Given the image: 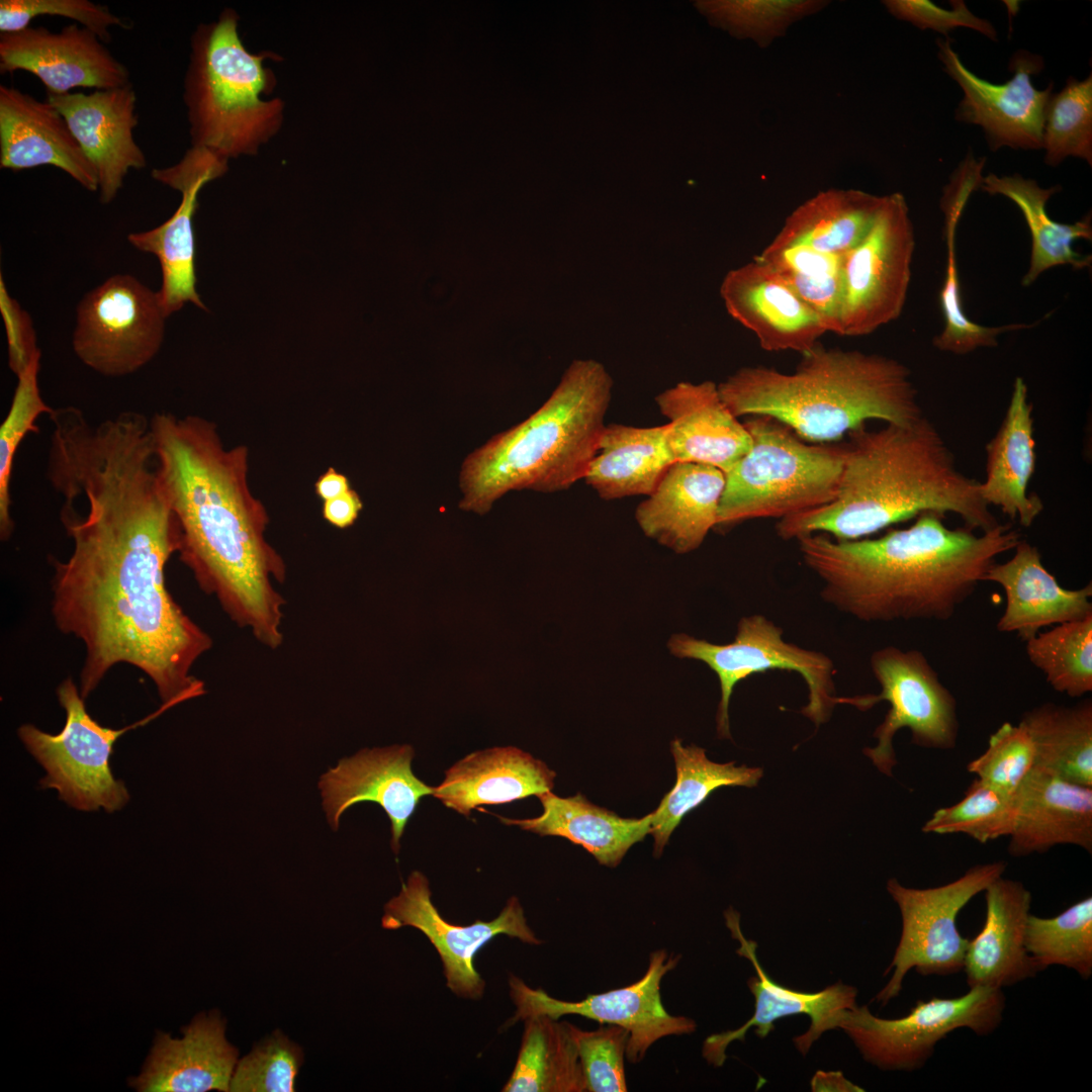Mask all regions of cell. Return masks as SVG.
<instances>
[{
  "label": "cell",
  "instance_id": "cell-3",
  "mask_svg": "<svg viewBox=\"0 0 1092 1092\" xmlns=\"http://www.w3.org/2000/svg\"><path fill=\"white\" fill-rule=\"evenodd\" d=\"M927 512L877 538L797 539L804 564L820 579L821 599L867 623L951 618L996 558L1021 539L1011 524L987 532L947 527Z\"/></svg>",
  "mask_w": 1092,
  "mask_h": 1092
},
{
  "label": "cell",
  "instance_id": "cell-5",
  "mask_svg": "<svg viewBox=\"0 0 1092 1092\" xmlns=\"http://www.w3.org/2000/svg\"><path fill=\"white\" fill-rule=\"evenodd\" d=\"M718 390L735 417L766 416L814 443L836 441L871 420L904 426L923 417L911 371L903 363L819 343L802 354L793 373L744 367Z\"/></svg>",
  "mask_w": 1092,
  "mask_h": 1092
},
{
  "label": "cell",
  "instance_id": "cell-50",
  "mask_svg": "<svg viewBox=\"0 0 1092 1092\" xmlns=\"http://www.w3.org/2000/svg\"><path fill=\"white\" fill-rule=\"evenodd\" d=\"M571 1033L589 1092L627 1091L624 1059L629 1032L615 1024L582 1030L571 1024Z\"/></svg>",
  "mask_w": 1092,
  "mask_h": 1092
},
{
  "label": "cell",
  "instance_id": "cell-24",
  "mask_svg": "<svg viewBox=\"0 0 1092 1092\" xmlns=\"http://www.w3.org/2000/svg\"><path fill=\"white\" fill-rule=\"evenodd\" d=\"M720 293L728 313L765 351L805 354L827 333L816 312L755 257L725 275Z\"/></svg>",
  "mask_w": 1092,
  "mask_h": 1092
},
{
  "label": "cell",
  "instance_id": "cell-8",
  "mask_svg": "<svg viewBox=\"0 0 1092 1092\" xmlns=\"http://www.w3.org/2000/svg\"><path fill=\"white\" fill-rule=\"evenodd\" d=\"M743 424L751 446L725 473L717 529L753 519H783L835 497L845 445L807 444L766 416H751Z\"/></svg>",
  "mask_w": 1092,
  "mask_h": 1092
},
{
  "label": "cell",
  "instance_id": "cell-2",
  "mask_svg": "<svg viewBox=\"0 0 1092 1092\" xmlns=\"http://www.w3.org/2000/svg\"><path fill=\"white\" fill-rule=\"evenodd\" d=\"M176 516L179 558L199 587L263 645L283 642L286 567L266 538L269 516L250 489L249 451L226 448L209 420L171 413L151 418Z\"/></svg>",
  "mask_w": 1092,
  "mask_h": 1092
},
{
  "label": "cell",
  "instance_id": "cell-36",
  "mask_svg": "<svg viewBox=\"0 0 1092 1092\" xmlns=\"http://www.w3.org/2000/svg\"><path fill=\"white\" fill-rule=\"evenodd\" d=\"M980 188L991 195H1003L1021 210L1031 236L1029 266L1021 284L1029 286L1046 270L1071 266L1076 270L1091 266V256L1074 250L1078 240H1092L1091 215L1074 223L1053 220L1046 212V202L1059 191L1058 186L1040 187L1034 180L1019 174L983 177Z\"/></svg>",
  "mask_w": 1092,
  "mask_h": 1092
},
{
  "label": "cell",
  "instance_id": "cell-46",
  "mask_svg": "<svg viewBox=\"0 0 1092 1092\" xmlns=\"http://www.w3.org/2000/svg\"><path fill=\"white\" fill-rule=\"evenodd\" d=\"M39 358L34 359L18 376L8 413L0 426V538L7 541L13 534L10 484L15 454L29 433H38L35 424L42 414L54 408L41 397L38 386Z\"/></svg>",
  "mask_w": 1092,
  "mask_h": 1092
},
{
  "label": "cell",
  "instance_id": "cell-29",
  "mask_svg": "<svg viewBox=\"0 0 1092 1092\" xmlns=\"http://www.w3.org/2000/svg\"><path fill=\"white\" fill-rule=\"evenodd\" d=\"M1013 550L1009 560L995 562L983 579L999 584L1005 594L999 632L1016 633L1027 641L1041 628L1092 615L1091 582L1078 589L1064 588L1044 567L1037 547L1020 539Z\"/></svg>",
  "mask_w": 1092,
  "mask_h": 1092
},
{
  "label": "cell",
  "instance_id": "cell-11",
  "mask_svg": "<svg viewBox=\"0 0 1092 1092\" xmlns=\"http://www.w3.org/2000/svg\"><path fill=\"white\" fill-rule=\"evenodd\" d=\"M1006 998L1002 989L974 987L958 997L918 1000L900 1018L874 1015L868 1006L841 1010L834 1028L842 1029L861 1057L883 1071L913 1072L933 1056L936 1044L959 1028L984 1036L1002 1022Z\"/></svg>",
  "mask_w": 1092,
  "mask_h": 1092
},
{
  "label": "cell",
  "instance_id": "cell-52",
  "mask_svg": "<svg viewBox=\"0 0 1092 1092\" xmlns=\"http://www.w3.org/2000/svg\"><path fill=\"white\" fill-rule=\"evenodd\" d=\"M883 3L892 15L920 29H932L947 36L956 28L968 27L997 40L994 26L974 15L962 0H952V9L940 8L927 0H887Z\"/></svg>",
  "mask_w": 1092,
  "mask_h": 1092
},
{
  "label": "cell",
  "instance_id": "cell-54",
  "mask_svg": "<svg viewBox=\"0 0 1092 1092\" xmlns=\"http://www.w3.org/2000/svg\"><path fill=\"white\" fill-rule=\"evenodd\" d=\"M362 509L360 495L351 488L336 498L323 502L322 515L330 525L346 529L355 523Z\"/></svg>",
  "mask_w": 1092,
  "mask_h": 1092
},
{
  "label": "cell",
  "instance_id": "cell-17",
  "mask_svg": "<svg viewBox=\"0 0 1092 1092\" xmlns=\"http://www.w3.org/2000/svg\"><path fill=\"white\" fill-rule=\"evenodd\" d=\"M431 894L426 876L413 872L399 894L385 904L381 924L385 929L411 926L423 932L440 956L447 987L458 996L475 1000L483 995L485 982L474 967V959L497 935L529 944L542 943L529 927L516 897L493 920L456 925L441 916Z\"/></svg>",
  "mask_w": 1092,
  "mask_h": 1092
},
{
  "label": "cell",
  "instance_id": "cell-27",
  "mask_svg": "<svg viewBox=\"0 0 1092 1092\" xmlns=\"http://www.w3.org/2000/svg\"><path fill=\"white\" fill-rule=\"evenodd\" d=\"M238 1055L218 1012L201 1013L181 1038L159 1031L141 1075L129 1085L141 1092L230 1091Z\"/></svg>",
  "mask_w": 1092,
  "mask_h": 1092
},
{
  "label": "cell",
  "instance_id": "cell-21",
  "mask_svg": "<svg viewBox=\"0 0 1092 1092\" xmlns=\"http://www.w3.org/2000/svg\"><path fill=\"white\" fill-rule=\"evenodd\" d=\"M726 925L740 946L737 953L750 961L756 976L749 978L747 986L754 996V1013L737 1029L718 1032L708 1036L703 1043V1058L708 1064L721 1067L726 1060V1049L736 1040H744L747 1031L755 1028L758 1037L764 1038L775 1029L774 1023L783 1017L806 1014L810 1026L793 1038L796 1049L806 1056L812 1044L827 1030L834 1029V1021L843 1009L856 1005L857 990L843 983H835L822 991L805 993L775 982L764 972L756 957V942L744 937L739 924V914L732 908L724 913Z\"/></svg>",
  "mask_w": 1092,
  "mask_h": 1092
},
{
  "label": "cell",
  "instance_id": "cell-55",
  "mask_svg": "<svg viewBox=\"0 0 1092 1092\" xmlns=\"http://www.w3.org/2000/svg\"><path fill=\"white\" fill-rule=\"evenodd\" d=\"M351 488L348 477L334 467H329L314 482V492L323 502L336 498Z\"/></svg>",
  "mask_w": 1092,
  "mask_h": 1092
},
{
  "label": "cell",
  "instance_id": "cell-18",
  "mask_svg": "<svg viewBox=\"0 0 1092 1092\" xmlns=\"http://www.w3.org/2000/svg\"><path fill=\"white\" fill-rule=\"evenodd\" d=\"M936 43L944 71L964 93L956 110L958 120L980 125L992 151L1002 147L1042 149L1044 112L1053 85L1044 90L1033 86L1031 76L1042 68L1038 56L1017 52L1010 62L1013 77L997 85L966 68L949 39L938 38Z\"/></svg>",
  "mask_w": 1092,
  "mask_h": 1092
},
{
  "label": "cell",
  "instance_id": "cell-19",
  "mask_svg": "<svg viewBox=\"0 0 1092 1092\" xmlns=\"http://www.w3.org/2000/svg\"><path fill=\"white\" fill-rule=\"evenodd\" d=\"M228 163L207 149L191 146L175 165L152 170L153 179L181 193L180 204L162 224L131 233L127 241L135 249L158 259L162 271L158 295L167 317L187 302L207 310L196 291L193 217L201 188L223 176L229 169Z\"/></svg>",
  "mask_w": 1092,
  "mask_h": 1092
},
{
  "label": "cell",
  "instance_id": "cell-4",
  "mask_svg": "<svg viewBox=\"0 0 1092 1092\" xmlns=\"http://www.w3.org/2000/svg\"><path fill=\"white\" fill-rule=\"evenodd\" d=\"M835 497L777 523L784 540L822 533L868 538L927 512L954 514L979 532L1000 523L983 500L980 481L961 472L944 439L926 418L910 425L851 431Z\"/></svg>",
  "mask_w": 1092,
  "mask_h": 1092
},
{
  "label": "cell",
  "instance_id": "cell-6",
  "mask_svg": "<svg viewBox=\"0 0 1092 1092\" xmlns=\"http://www.w3.org/2000/svg\"><path fill=\"white\" fill-rule=\"evenodd\" d=\"M612 386L600 362L573 361L535 413L465 458L460 509L484 515L509 491L557 492L582 479L606 426Z\"/></svg>",
  "mask_w": 1092,
  "mask_h": 1092
},
{
  "label": "cell",
  "instance_id": "cell-9",
  "mask_svg": "<svg viewBox=\"0 0 1092 1092\" xmlns=\"http://www.w3.org/2000/svg\"><path fill=\"white\" fill-rule=\"evenodd\" d=\"M670 652L679 658L704 662L718 676L721 698L716 715L717 733L731 738L729 705L735 686L751 674L768 670L798 673L806 682L808 703L801 710L818 728L826 723L843 697L835 691V667L831 658L784 639L783 629L764 615L742 617L734 640L715 644L680 633L668 641Z\"/></svg>",
  "mask_w": 1092,
  "mask_h": 1092
},
{
  "label": "cell",
  "instance_id": "cell-41",
  "mask_svg": "<svg viewBox=\"0 0 1092 1092\" xmlns=\"http://www.w3.org/2000/svg\"><path fill=\"white\" fill-rule=\"evenodd\" d=\"M971 194L970 189L965 186L949 185L944 188L940 203L944 213L946 246L945 276L939 292L944 327L941 333L933 338L932 344L939 351L954 355H966L979 348L996 347L1000 334L1032 327L1025 324L985 327L971 321L965 313L956 258V231Z\"/></svg>",
  "mask_w": 1092,
  "mask_h": 1092
},
{
  "label": "cell",
  "instance_id": "cell-25",
  "mask_svg": "<svg viewBox=\"0 0 1092 1092\" xmlns=\"http://www.w3.org/2000/svg\"><path fill=\"white\" fill-rule=\"evenodd\" d=\"M56 167L88 191H98L96 171L65 117L48 100L0 86V167L20 171Z\"/></svg>",
  "mask_w": 1092,
  "mask_h": 1092
},
{
  "label": "cell",
  "instance_id": "cell-32",
  "mask_svg": "<svg viewBox=\"0 0 1092 1092\" xmlns=\"http://www.w3.org/2000/svg\"><path fill=\"white\" fill-rule=\"evenodd\" d=\"M1033 404L1027 385L1016 377L1010 400L994 437L987 443L986 478L980 482L983 500L998 507L1011 520L1030 527L1043 510L1041 498L1028 493L1036 465Z\"/></svg>",
  "mask_w": 1092,
  "mask_h": 1092
},
{
  "label": "cell",
  "instance_id": "cell-40",
  "mask_svg": "<svg viewBox=\"0 0 1092 1092\" xmlns=\"http://www.w3.org/2000/svg\"><path fill=\"white\" fill-rule=\"evenodd\" d=\"M515 1068L503 1092H585L571 1023L547 1015L524 1020Z\"/></svg>",
  "mask_w": 1092,
  "mask_h": 1092
},
{
  "label": "cell",
  "instance_id": "cell-20",
  "mask_svg": "<svg viewBox=\"0 0 1092 1092\" xmlns=\"http://www.w3.org/2000/svg\"><path fill=\"white\" fill-rule=\"evenodd\" d=\"M22 70L40 80L47 95L77 87L111 89L130 83L128 69L91 30L69 24L60 32L42 26L0 35V72Z\"/></svg>",
  "mask_w": 1092,
  "mask_h": 1092
},
{
  "label": "cell",
  "instance_id": "cell-53",
  "mask_svg": "<svg viewBox=\"0 0 1092 1092\" xmlns=\"http://www.w3.org/2000/svg\"><path fill=\"white\" fill-rule=\"evenodd\" d=\"M0 311L5 325L8 365L18 376L34 359L40 357L36 335L29 314L10 296L0 278Z\"/></svg>",
  "mask_w": 1092,
  "mask_h": 1092
},
{
  "label": "cell",
  "instance_id": "cell-28",
  "mask_svg": "<svg viewBox=\"0 0 1092 1092\" xmlns=\"http://www.w3.org/2000/svg\"><path fill=\"white\" fill-rule=\"evenodd\" d=\"M724 486L725 473L719 468L674 462L639 504L635 519L647 537L675 553L692 552L716 528Z\"/></svg>",
  "mask_w": 1092,
  "mask_h": 1092
},
{
  "label": "cell",
  "instance_id": "cell-15",
  "mask_svg": "<svg viewBox=\"0 0 1092 1092\" xmlns=\"http://www.w3.org/2000/svg\"><path fill=\"white\" fill-rule=\"evenodd\" d=\"M166 318L158 291L130 274H114L78 303L74 353L103 376L132 374L158 355Z\"/></svg>",
  "mask_w": 1092,
  "mask_h": 1092
},
{
  "label": "cell",
  "instance_id": "cell-30",
  "mask_svg": "<svg viewBox=\"0 0 1092 1092\" xmlns=\"http://www.w3.org/2000/svg\"><path fill=\"white\" fill-rule=\"evenodd\" d=\"M1008 852L1020 857L1071 844L1092 851V787L1033 766L1014 794Z\"/></svg>",
  "mask_w": 1092,
  "mask_h": 1092
},
{
  "label": "cell",
  "instance_id": "cell-35",
  "mask_svg": "<svg viewBox=\"0 0 1092 1092\" xmlns=\"http://www.w3.org/2000/svg\"><path fill=\"white\" fill-rule=\"evenodd\" d=\"M666 439V425L605 426L583 477L606 500L649 495L674 463Z\"/></svg>",
  "mask_w": 1092,
  "mask_h": 1092
},
{
  "label": "cell",
  "instance_id": "cell-7",
  "mask_svg": "<svg viewBox=\"0 0 1092 1092\" xmlns=\"http://www.w3.org/2000/svg\"><path fill=\"white\" fill-rule=\"evenodd\" d=\"M239 15L223 9L216 20L200 23L190 38L183 80L192 147L207 149L230 160L255 155L281 128L284 103L264 99L276 86L267 59L243 43Z\"/></svg>",
  "mask_w": 1092,
  "mask_h": 1092
},
{
  "label": "cell",
  "instance_id": "cell-38",
  "mask_svg": "<svg viewBox=\"0 0 1092 1092\" xmlns=\"http://www.w3.org/2000/svg\"><path fill=\"white\" fill-rule=\"evenodd\" d=\"M1019 724L1035 752L1034 766L1066 781L1092 787V702L1044 703L1024 712Z\"/></svg>",
  "mask_w": 1092,
  "mask_h": 1092
},
{
  "label": "cell",
  "instance_id": "cell-33",
  "mask_svg": "<svg viewBox=\"0 0 1092 1092\" xmlns=\"http://www.w3.org/2000/svg\"><path fill=\"white\" fill-rule=\"evenodd\" d=\"M555 771L514 746L472 752L445 772L433 796L468 817L480 805L511 803L553 789Z\"/></svg>",
  "mask_w": 1092,
  "mask_h": 1092
},
{
  "label": "cell",
  "instance_id": "cell-51",
  "mask_svg": "<svg viewBox=\"0 0 1092 1092\" xmlns=\"http://www.w3.org/2000/svg\"><path fill=\"white\" fill-rule=\"evenodd\" d=\"M40 15L73 19L93 31L104 43L112 38L109 31L111 26L128 27L107 6L89 0H1L0 31L10 33L22 30Z\"/></svg>",
  "mask_w": 1092,
  "mask_h": 1092
},
{
  "label": "cell",
  "instance_id": "cell-10",
  "mask_svg": "<svg viewBox=\"0 0 1092 1092\" xmlns=\"http://www.w3.org/2000/svg\"><path fill=\"white\" fill-rule=\"evenodd\" d=\"M57 695L66 711L60 733L49 734L31 724L18 729L21 741L47 770L40 785L56 789L63 801L78 810L121 809L129 795L123 782L115 780L111 772L109 759L114 742L126 731L149 723L177 703H164L143 720L112 729L103 727L88 714L71 676L61 682Z\"/></svg>",
  "mask_w": 1092,
  "mask_h": 1092
},
{
  "label": "cell",
  "instance_id": "cell-37",
  "mask_svg": "<svg viewBox=\"0 0 1092 1092\" xmlns=\"http://www.w3.org/2000/svg\"><path fill=\"white\" fill-rule=\"evenodd\" d=\"M883 196L858 189H827L798 205L766 246L780 249L802 245L844 255L870 229Z\"/></svg>",
  "mask_w": 1092,
  "mask_h": 1092
},
{
  "label": "cell",
  "instance_id": "cell-48",
  "mask_svg": "<svg viewBox=\"0 0 1092 1092\" xmlns=\"http://www.w3.org/2000/svg\"><path fill=\"white\" fill-rule=\"evenodd\" d=\"M303 1060L301 1048L281 1030H275L238 1061L230 1091L293 1092Z\"/></svg>",
  "mask_w": 1092,
  "mask_h": 1092
},
{
  "label": "cell",
  "instance_id": "cell-43",
  "mask_svg": "<svg viewBox=\"0 0 1092 1092\" xmlns=\"http://www.w3.org/2000/svg\"><path fill=\"white\" fill-rule=\"evenodd\" d=\"M1025 944L1039 972L1062 966L1088 980L1092 976V897L1053 917L1030 913Z\"/></svg>",
  "mask_w": 1092,
  "mask_h": 1092
},
{
  "label": "cell",
  "instance_id": "cell-34",
  "mask_svg": "<svg viewBox=\"0 0 1092 1092\" xmlns=\"http://www.w3.org/2000/svg\"><path fill=\"white\" fill-rule=\"evenodd\" d=\"M538 798L543 808L540 816L499 820L541 836L564 837L609 868H616L629 848L651 832V813L642 818H622L581 794L561 798L549 791Z\"/></svg>",
  "mask_w": 1092,
  "mask_h": 1092
},
{
  "label": "cell",
  "instance_id": "cell-45",
  "mask_svg": "<svg viewBox=\"0 0 1092 1092\" xmlns=\"http://www.w3.org/2000/svg\"><path fill=\"white\" fill-rule=\"evenodd\" d=\"M1014 796L975 779L956 804L935 810L922 826L925 833L965 834L980 843L1009 837L1015 824Z\"/></svg>",
  "mask_w": 1092,
  "mask_h": 1092
},
{
  "label": "cell",
  "instance_id": "cell-14",
  "mask_svg": "<svg viewBox=\"0 0 1092 1092\" xmlns=\"http://www.w3.org/2000/svg\"><path fill=\"white\" fill-rule=\"evenodd\" d=\"M870 665L881 693L860 696L861 711L881 701L890 704L875 729L876 745L863 749L878 770L892 776L897 763L893 740L903 728L910 730L912 743L920 747L947 750L957 745V701L921 651L886 646L872 653Z\"/></svg>",
  "mask_w": 1092,
  "mask_h": 1092
},
{
  "label": "cell",
  "instance_id": "cell-44",
  "mask_svg": "<svg viewBox=\"0 0 1092 1092\" xmlns=\"http://www.w3.org/2000/svg\"><path fill=\"white\" fill-rule=\"evenodd\" d=\"M1044 162L1057 167L1072 156L1092 165V76L1084 80L1070 77L1065 87L1052 95L1042 127Z\"/></svg>",
  "mask_w": 1092,
  "mask_h": 1092
},
{
  "label": "cell",
  "instance_id": "cell-13",
  "mask_svg": "<svg viewBox=\"0 0 1092 1092\" xmlns=\"http://www.w3.org/2000/svg\"><path fill=\"white\" fill-rule=\"evenodd\" d=\"M914 250V228L904 195L883 196L867 234L842 257L840 336L863 337L901 315Z\"/></svg>",
  "mask_w": 1092,
  "mask_h": 1092
},
{
  "label": "cell",
  "instance_id": "cell-42",
  "mask_svg": "<svg viewBox=\"0 0 1092 1092\" xmlns=\"http://www.w3.org/2000/svg\"><path fill=\"white\" fill-rule=\"evenodd\" d=\"M1026 642L1029 661L1057 692L1080 698L1092 691V615L1038 632Z\"/></svg>",
  "mask_w": 1092,
  "mask_h": 1092
},
{
  "label": "cell",
  "instance_id": "cell-47",
  "mask_svg": "<svg viewBox=\"0 0 1092 1092\" xmlns=\"http://www.w3.org/2000/svg\"><path fill=\"white\" fill-rule=\"evenodd\" d=\"M827 3L819 0H735L704 1L698 6L718 25L764 48L783 36L792 24L820 11Z\"/></svg>",
  "mask_w": 1092,
  "mask_h": 1092
},
{
  "label": "cell",
  "instance_id": "cell-22",
  "mask_svg": "<svg viewBox=\"0 0 1092 1092\" xmlns=\"http://www.w3.org/2000/svg\"><path fill=\"white\" fill-rule=\"evenodd\" d=\"M47 100L65 117L94 167L100 201L110 203L129 170L147 166L146 156L133 138L139 116L132 84L88 94L47 95Z\"/></svg>",
  "mask_w": 1092,
  "mask_h": 1092
},
{
  "label": "cell",
  "instance_id": "cell-31",
  "mask_svg": "<svg viewBox=\"0 0 1092 1092\" xmlns=\"http://www.w3.org/2000/svg\"><path fill=\"white\" fill-rule=\"evenodd\" d=\"M984 893L985 922L969 941L964 962L969 988L1003 989L1033 978L1039 970L1025 944L1030 891L1021 882L1001 876Z\"/></svg>",
  "mask_w": 1092,
  "mask_h": 1092
},
{
  "label": "cell",
  "instance_id": "cell-1",
  "mask_svg": "<svg viewBox=\"0 0 1092 1092\" xmlns=\"http://www.w3.org/2000/svg\"><path fill=\"white\" fill-rule=\"evenodd\" d=\"M47 477L73 542L66 560L52 558V616L84 646L81 697L121 663L146 673L163 704L203 695L191 671L212 640L167 587L180 533L150 428L112 420L72 429L51 444Z\"/></svg>",
  "mask_w": 1092,
  "mask_h": 1092
},
{
  "label": "cell",
  "instance_id": "cell-39",
  "mask_svg": "<svg viewBox=\"0 0 1092 1092\" xmlns=\"http://www.w3.org/2000/svg\"><path fill=\"white\" fill-rule=\"evenodd\" d=\"M676 782L651 812V832L654 856H659L682 818L703 804L722 787H755L763 776L761 767L735 765L734 761L718 763L710 760L706 750L696 745L684 746L680 739L670 743Z\"/></svg>",
  "mask_w": 1092,
  "mask_h": 1092
},
{
  "label": "cell",
  "instance_id": "cell-26",
  "mask_svg": "<svg viewBox=\"0 0 1092 1092\" xmlns=\"http://www.w3.org/2000/svg\"><path fill=\"white\" fill-rule=\"evenodd\" d=\"M655 401L669 420L666 439L675 462L711 465L726 473L748 452L750 434L714 382H679Z\"/></svg>",
  "mask_w": 1092,
  "mask_h": 1092
},
{
  "label": "cell",
  "instance_id": "cell-49",
  "mask_svg": "<svg viewBox=\"0 0 1092 1092\" xmlns=\"http://www.w3.org/2000/svg\"><path fill=\"white\" fill-rule=\"evenodd\" d=\"M1034 763V747L1026 730L1019 723L1004 722L967 769L985 785L1013 797Z\"/></svg>",
  "mask_w": 1092,
  "mask_h": 1092
},
{
  "label": "cell",
  "instance_id": "cell-23",
  "mask_svg": "<svg viewBox=\"0 0 1092 1092\" xmlns=\"http://www.w3.org/2000/svg\"><path fill=\"white\" fill-rule=\"evenodd\" d=\"M414 755L411 745L365 748L324 774L318 788L331 827L338 829L340 817L349 807L376 803L390 820L391 847L397 853L399 839L420 800L434 791L413 772Z\"/></svg>",
  "mask_w": 1092,
  "mask_h": 1092
},
{
  "label": "cell",
  "instance_id": "cell-12",
  "mask_svg": "<svg viewBox=\"0 0 1092 1092\" xmlns=\"http://www.w3.org/2000/svg\"><path fill=\"white\" fill-rule=\"evenodd\" d=\"M1006 870L1004 861L976 864L963 876L937 887H905L892 878L887 891L899 907L900 939L889 967L892 976L875 1000L885 1006L902 990L905 976L915 970L921 976H950L964 969L969 939L957 926L962 909Z\"/></svg>",
  "mask_w": 1092,
  "mask_h": 1092
},
{
  "label": "cell",
  "instance_id": "cell-16",
  "mask_svg": "<svg viewBox=\"0 0 1092 1092\" xmlns=\"http://www.w3.org/2000/svg\"><path fill=\"white\" fill-rule=\"evenodd\" d=\"M678 962V956H668L662 949L653 951L641 979L626 987L589 994L580 1001L553 998L544 990L533 989L512 975L509 979L510 995L516 1006L513 1021L537 1015L559 1019L563 1015L574 1014L600 1023L619 1025L629 1032L626 1058L630 1063L637 1064L658 1039L689 1034L697 1028L693 1019L669 1014L661 1001V980Z\"/></svg>",
  "mask_w": 1092,
  "mask_h": 1092
}]
</instances>
